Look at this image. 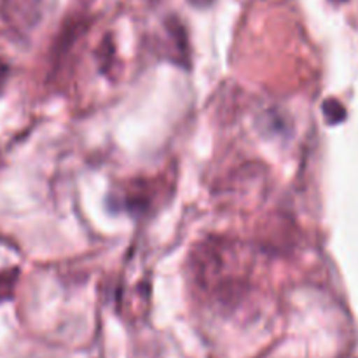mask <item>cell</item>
I'll return each instance as SVG.
<instances>
[{
	"instance_id": "obj_5",
	"label": "cell",
	"mask_w": 358,
	"mask_h": 358,
	"mask_svg": "<svg viewBox=\"0 0 358 358\" xmlns=\"http://www.w3.org/2000/svg\"><path fill=\"white\" fill-rule=\"evenodd\" d=\"M324 112H325V115H327V119L331 122H338L339 119L345 117V110H343L341 105H339L338 101H334V100H329L327 103L324 105Z\"/></svg>"
},
{
	"instance_id": "obj_6",
	"label": "cell",
	"mask_w": 358,
	"mask_h": 358,
	"mask_svg": "<svg viewBox=\"0 0 358 358\" xmlns=\"http://www.w3.org/2000/svg\"><path fill=\"white\" fill-rule=\"evenodd\" d=\"M7 76H9V66H7V63H3L2 59H0V90H2L3 84H6Z\"/></svg>"
},
{
	"instance_id": "obj_3",
	"label": "cell",
	"mask_w": 358,
	"mask_h": 358,
	"mask_svg": "<svg viewBox=\"0 0 358 358\" xmlns=\"http://www.w3.org/2000/svg\"><path fill=\"white\" fill-rule=\"evenodd\" d=\"M3 16L14 27H34L41 10V0H3Z\"/></svg>"
},
{
	"instance_id": "obj_7",
	"label": "cell",
	"mask_w": 358,
	"mask_h": 358,
	"mask_svg": "<svg viewBox=\"0 0 358 358\" xmlns=\"http://www.w3.org/2000/svg\"><path fill=\"white\" fill-rule=\"evenodd\" d=\"M187 2L192 3V6H196V7H208V6H212L215 0H187Z\"/></svg>"
},
{
	"instance_id": "obj_2",
	"label": "cell",
	"mask_w": 358,
	"mask_h": 358,
	"mask_svg": "<svg viewBox=\"0 0 358 358\" xmlns=\"http://www.w3.org/2000/svg\"><path fill=\"white\" fill-rule=\"evenodd\" d=\"M166 45H164V55L173 63L182 66L189 65V44L187 34L180 21L171 16L166 21Z\"/></svg>"
},
{
	"instance_id": "obj_4",
	"label": "cell",
	"mask_w": 358,
	"mask_h": 358,
	"mask_svg": "<svg viewBox=\"0 0 358 358\" xmlns=\"http://www.w3.org/2000/svg\"><path fill=\"white\" fill-rule=\"evenodd\" d=\"M17 282V271L16 269H6L0 271V303H6L13 297L14 287Z\"/></svg>"
},
{
	"instance_id": "obj_8",
	"label": "cell",
	"mask_w": 358,
	"mask_h": 358,
	"mask_svg": "<svg viewBox=\"0 0 358 358\" xmlns=\"http://www.w3.org/2000/svg\"><path fill=\"white\" fill-rule=\"evenodd\" d=\"M331 2H336V3H339V2H346V0H331Z\"/></svg>"
},
{
	"instance_id": "obj_1",
	"label": "cell",
	"mask_w": 358,
	"mask_h": 358,
	"mask_svg": "<svg viewBox=\"0 0 358 358\" xmlns=\"http://www.w3.org/2000/svg\"><path fill=\"white\" fill-rule=\"evenodd\" d=\"M234 262L236 254L224 241L208 240L194 252L196 282L220 306L233 308L247 292L243 273Z\"/></svg>"
}]
</instances>
